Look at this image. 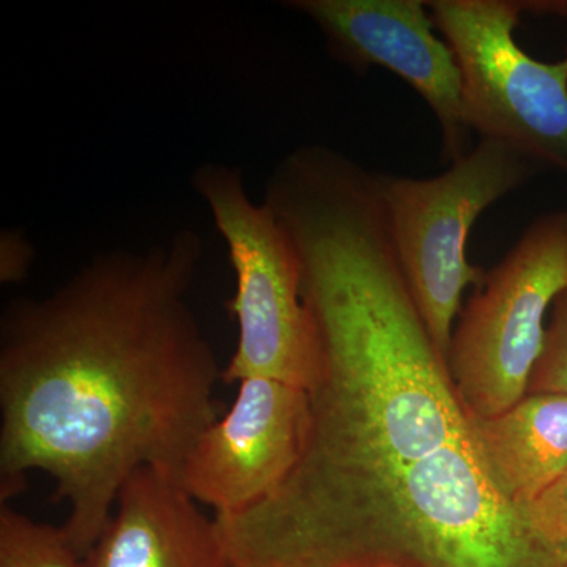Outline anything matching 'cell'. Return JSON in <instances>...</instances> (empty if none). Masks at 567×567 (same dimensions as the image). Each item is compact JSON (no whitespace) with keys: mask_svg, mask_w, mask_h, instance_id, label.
Returning <instances> with one entry per match:
<instances>
[{"mask_svg":"<svg viewBox=\"0 0 567 567\" xmlns=\"http://www.w3.org/2000/svg\"><path fill=\"white\" fill-rule=\"evenodd\" d=\"M203 238L92 257L47 297L0 319V498L29 472L54 480L63 529L87 557L125 481L153 466L178 481L219 417L223 369L188 303Z\"/></svg>","mask_w":567,"mask_h":567,"instance_id":"6da1fadb","label":"cell"},{"mask_svg":"<svg viewBox=\"0 0 567 567\" xmlns=\"http://www.w3.org/2000/svg\"><path fill=\"white\" fill-rule=\"evenodd\" d=\"M264 203L297 246L320 344L282 495L312 516H346L468 434V417L399 262L380 174L317 145L275 167Z\"/></svg>","mask_w":567,"mask_h":567,"instance_id":"7a4b0ae2","label":"cell"},{"mask_svg":"<svg viewBox=\"0 0 567 567\" xmlns=\"http://www.w3.org/2000/svg\"><path fill=\"white\" fill-rule=\"evenodd\" d=\"M566 567L563 543L499 494L472 432L409 465L334 537L317 567Z\"/></svg>","mask_w":567,"mask_h":567,"instance_id":"3957f363","label":"cell"},{"mask_svg":"<svg viewBox=\"0 0 567 567\" xmlns=\"http://www.w3.org/2000/svg\"><path fill=\"white\" fill-rule=\"evenodd\" d=\"M192 185L227 246L237 281L227 309L238 342L223 382L267 377L308 391L319 374L320 344L292 237L264 200L254 203L240 167L200 164Z\"/></svg>","mask_w":567,"mask_h":567,"instance_id":"277c9868","label":"cell"},{"mask_svg":"<svg viewBox=\"0 0 567 567\" xmlns=\"http://www.w3.org/2000/svg\"><path fill=\"white\" fill-rule=\"evenodd\" d=\"M543 167L506 142L476 145L431 178L380 174L399 262L436 349L446 358L466 287L486 271L468 262L466 240L481 213L516 192Z\"/></svg>","mask_w":567,"mask_h":567,"instance_id":"5b68a950","label":"cell"},{"mask_svg":"<svg viewBox=\"0 0 567 567\" xmlns=\"http://www.w3.org/2000/svg\"><path fill=\"white\" fill-rule=\"evenodd\" d=\"M427 9L456 55L472 132L567 174V48L559 62L537 61L514 35L522 14L567 17V2L431 0Z\"/></svg>","mask_w":567,"mask_h":567,"instance_id":"8992f818","label":"cell"},{"mask_svg":"<svg viewBox=\"0 0 567 567\" xmlns=\"http://www.w3.org/2000/svg\"><path fill=\"white\" fill-rule=\"evenodd\" d=\"M567 289V210L529 224L458 312L447 368L466 417L506 412L527 395L546 315Z\"/></svg>","mask_w":567,"mask_h":567,"instance_id":"52a82bcc","label":"cell"},{"mask_svg":"<svg viewBox=\"0 0 567 567\" xmlns=\"http://www.w3.org/2000/svg\"><path fill=\"white\" fill-rule=\"evenodd\" d=\"M322 33L331 58L357 73L380 66L406 82L434 112L443 162L470 152L464 87L456 55L434 31L424 0H287Z\"/></svg>","mask_w":567,"mask_h":567,"instance_id":"ba28073f","label":"cell"},{"mask_svg":"<svg viewBox=\"0 0 567 567\" xmlns=\"http://www.w3.org/2000/svg\"><path fill=\"white\" fill-rule=\"evenodd\" d=\"M308 423V393L267 377L241 380L226 415L205 429L178 483L194 502L235 516L260 505L292 475Z\"/></svg>","mask_w":567,"mask_h":567,"instance_id":"9c48e42d","label":"cell"},{"mask_svg":"<svg viewBox=\"0 0 567 567\" xmlns=\"http://www.w3.org/2000/svg\"><path fill=\"white\" fill-rule=\"evenodd\" d=\"M85 567H230L215 518L177 480L142 466L123 484Z\"/></svg>","mask_w":567,"mask_h":567,"instance_id":"30bf717a","label":"cell"},{"mask_svg":"<svg viewBox=\"0 0 567 567\" xmlns=\"http://www.w3.org/2000/svg\"><path fill=\"white\" fill-rule=\"evenodd\" d=\"M487 475L511 505L527 507L567 470V394H527L506 412L468 417Z\"/></svg>","mask_w":567,"mask_h":567,"instance_id":"8fae6325","label":"cell"},{"mask_svg":"<svg viewBox=\"0 0 567 567\" xmlns=\"http://www.w3.org/2000/svg\"><path fill=\"white\" fill-rule=\"evenodd\" d=\"M0 567H85L63 527L41 524L0 507Z\"/></svg>","mask_w":567,"mask_h":567,"instance_id":"7c38bea8","label":"cell"},{"mask_svg":"<svg viewBox=\"0 0 567 567\" xmlns=\"http://www.w3.org/2000/svg\"><path fill=\"white\" fill-rule=\"evenodd\" d=\"M527 394H567V289L555 298Z\"/></svg>","mask_w":567,"mask_h":567,"instance_id":"4fadbf2b","label":"cell"},{"mask_svg":"<svg viewBox=\"0 0 567 567\" xmlns=\"http://www.w3.org/2000/svg\"><path fill=\"white\" fill-rule=\"evenodd\" d=\"M524 513L537 532L563 543L567 536V470Z\"/></svg>","mask_w":567,"mask_h":567,"instance_id":"5bb4252c","label":"cell"},{"mask_svg":"<svg viewBox=\"0 0 567 567\" xmlns=\"http://www.w3.org/2000/svg\"><path fill=\"white\" fill-rule=\"evenodd\" d=\"M35 248L21 229H3L0 234V282L20 284L31 271Z\"/></svg>","mask_w":567,"mask_h":567,"instance_id":"9a60e30c","label":"cell"},{"mask_svg":"<svg viewBox=\"0 0 567 567\" xmlns=\"http://www.w3.org/2000/svg\"><path fill=\"white\" fill-rule=\"evenodd\" d=\"M350 567H398V566L388 565V563H371V565H358V566H350Z\"/></svg>","mask_w":567,"mask_h":567,"instance_id":"2e32d148","label":"cell"},{"mask_svg":"<svg viewBox=\"0 0 567 567\" xmlns=\"http://www.w3.org/2000/svg\"><path fill=\"white\" fill-rule=\"evenodd\" d=\"M563 554H565V561L567 567V536L565 537V540H563Z\"/></svg>","mask_w":567,"mask_h":567,"instance_id":"e0dca14e","label":"cell"}]
</instances>
